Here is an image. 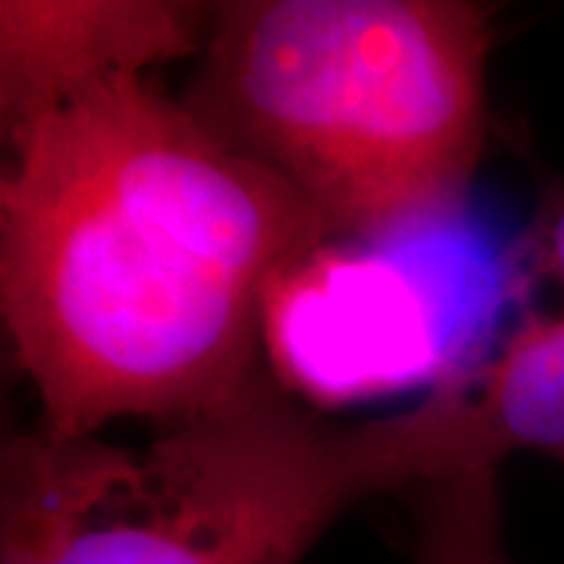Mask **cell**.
<instances>
[{
    "label": "cell",
    "mask_w": 564,
    "mask_h": 564,
    "mask_svg": "<svg viewBox=\"0 0 564 564\" xmlns=\"http://www.w3.org/2000/svg\"><path fill=\"white\" fill-rule=\"evenodd\" d=\"M377 248L333 239L270 289L263 364L311 411L436 389L455 373L426 295Z\"/></svg>",
    "instance_id": "obj_4"
},
{
    "label": "cell",
    "mask_w": 564,
    "mask_h": 564,
    "mask_svg": "<svg viewBox=\"0 0 564 564\" xmlns=\"http://www.w3.org/2000/svg\"><path fill=\"white\" fill-rule=\"evenodd\" d=\"M210 20L214 3L185 0H3V141L107 82L198 61Z\"/></svg>",
    "instance_id": "obj_6"
},
{
    "label": "cell",
    "mask_w": 564,
    "mask_h": 564,
    "mask_svg": "<svg viewBox=\"0 0 564 564\" xmlns=\"http://www.w3.org/2000/svg\"><path fill=\"white\" fill-rule=\"evenodd\" d=\"M492 17L470 0H226L180 101L339 242L462 210L489 135Z\"/></svg>",
    "instance_id": "obj_2"
},
{
    "label": "cell",
    "mask_w": 564,
    "mask_h": 564,
    "mask_svg": "<svg viewBox=\"0 0 564 564\" xmlns=\"http://www.w3.org/2000/svg\"><path fill=\"white\" fill-rule=\"evenodd\" d=\"M411 486L389 417L336 426L276 383L144 440L32 426L0 455V564H302L351 505Z\"/></svg>",
    "instance_id": "obj_3"
},
{
    "label": "cell",
    "mask_w": 564,
    "mask_h": 564,
    "mask_svg": "<svg viewBox=\"0 0 564 564\" xmlns=\"http://www.w3.org/2000/svg\"><path fill=\"white\" fill-rule=\"evenodd\" d=\"M0 314L35 426L195 421L273 383L270 289L333 242L154 76H126L3 141Z\"/></svg>",
    "instance_id": "obj_1"
},
{
    "label": "cell",
    "mask_w": 564,
    "mask_h": 564,
    "mask_svg": "<svg viewBox=\"0 0 564 564\" xmlns=\"http://www.w3.org/2000/svg\"><path fill=\"white\" fill-rule=\"evenodd\" d=\"M518 276L549 285V307H527L508 336L462 364L411 411L395 414L417 484L514 452L564 467V176H545L518 245Z\"/></svg>",
    "instance_id": "obj_5"
},
{
    "label": "cell",
    "mask_w": 564,
    "mask_h": 564,
    "mask_svg": "<svg viewBox=\"0 0 564 564\" xmlns=\"http://www.w3.org/2000/svg\"><path fill=\"white\" fill-rule=\"evenodd\" d=\"M414 518V564H514L502 536L499 467H477L402 492Z\"/></svg>",
    "instance_id": "obj_7"
}]
</instances>
